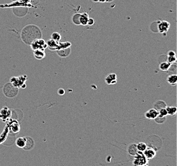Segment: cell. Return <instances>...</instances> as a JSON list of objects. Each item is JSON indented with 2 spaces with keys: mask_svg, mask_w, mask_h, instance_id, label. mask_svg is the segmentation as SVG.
Masks as SVG:
<instances>
[{
  "mask_svg": "<svg viewBox=\"0 0 177 166\" xmlns=\"http://www.w3.org/2000/svg\"><path fill=\"white\" fill-rule=\"evenodd\" d=\"M128 152L129 155L131 156H132V157H134V156L137 155L138 152L137 147V144L132 143L131 144H129L128 148Z\"/></svg>",
  "mask_w": 177,
  "mask_h": 166,
  "instance_id": "cell-11",
  "label": "cell"
},
{
  "mask_svg": "<svg viewBox=\"0 0 177 166\" xmlns=\"http://www.w3.org/2000/svg\"><path fill=\"white\" fill-rule=\"evenodd\" d=\"M167 82L172 86H175L177 83V76L176 74L169 75L167 78Z\"/></svg>",
  "mask_w": 177,
  "mask_h": 166,
  "instance_id": "cell-16",
  "label": "cell"
},
{
  "mask_svg": "<svg viewBox=\"0 0 177 166\" xmlns=\"http://www.w3.org/2000/svg\"><path fill=\"white\" fill-rule=\"evenodd\" d=\"M71 43L70 42H59L58 47H57V50H61V49H65L67 48H70L71 47Z\"/></svg>",
  "mask_w": 177,
  "mask_h": 166,
  "instance_id": "cell-20",
  "label": "cell"
},
{
  "mask_svg": "<svg viewBox=\"0 0 177 166\" xmlns=\"http://www.w3.org/2000/svg\"><path fill=\"white\" fill-rule=\"evenodd\" d=\"M168 56H176V53L173 50H169L168 53Z\"/></svg>",
  "mask_w": 177,
  "mask_h": 166,
  "instance_id": "cell-29",
  "label": "cell"
},
{
  "mask_svg": "<svg viewBox=\"0 0 177 166\" xmlns=\"http://www.w3.org/2000/svg\"><path fill=\"white\" fill-rule=\"evenodd\" d=\"M33 55L35 58L38 60H42L45 57V53L43 50H33Z\"/></svg>",
  "mask_w": 177,
  "mask_h": 166,
  "instance_id": "cell-13",
  "label": "cell"
},
{
  "mask_svg": "<svg viewBox=\"0 0 177 166\" xmlns=\"http://www.w3.org/2000/svg\"><path fill=\"white\" fill-rule=\"evenodd\" d=\"M31 47L33 50H45L47 48L46 42L43 39H37L31 43Z\"/></svg>",
  "mask_w": 177,
  "mask_h": 166,
  "instance_id": "cell-2",
  "label": "cell"
},
{
  "mask_svg": "<svg viewBox=\"0 0 177 166\" xmlns=\"http://www.w3.org/2000/svg\"><path fill=\"white\" fill-rule=\"evenodd\" d=\"M51 39L56 40L57 42H60V40L61 39V34L59 33L58 32H54L52 35H51Z\"/></svg>",
  "mask_w": 177,
  "mask_h": 166,
  "instance_id": "cell-23",
  "label": "cell"
},
{
  "mask_svg": "<svg viewBox=\"0 0 177 166\" xmlns=\"http://www.w3.org/2000/svg\"><path fill=\"white\" fill-rule=\"evenodd\" d=\"M114 1V0H107V2H110V1Z\"/></svg>",
  "mask_w": 177,
  "mask_h": 166,
  "instance_id": "cell-31",
  "label": "cell"
},
{
  "mask_svg": "<svg viewBox=\"0 0 177 166\" xmlns=\"http://www.w3.org/2000/svg\"><path fill=\"white\" fill-rule=\"evenodd\" d=\"M8 132H9L8 128L7 126H6L5 129L3 130L2 134L0 135V144L3 143L4 141H5L6 138H7V135H8Z\"/></svg>",
  "mask_w": 177,
  "mask_h": 166,
  "instance_id": "cell-18",
  "label": "cell"
},
{
  "mask_svg": "<svg viewBox=\"0 0 177 166\" xmlns=\"http://www.w3.org/2000/svg\"><path fill=\"white\" fill-rule=\"evenodd\" d=\"M138 151L139 152H144L147 148V146L145 143H139L137 144Z\"/></svg>",
  "mask_w": 177,
  "mask_h": 166,
  "instance_id": "cell-22",
  "label": "cell"
},
{
  "mask_svg": "<svg viewBox=\"0 0 177 166\" xmlns=\"http://www.w3.org/2000/svg\"><path fill=\"white\" fill-rule=\"evenodd\" d=\"M15 144L19 148H24L27 144V139L26 137H19L16 140Z\"/></svg>",
  "mask_w": 177,
  "mask_h": 166,
  "instance_id": "cell-12",
  "label": "cell"
},
{
  "mask_svg": "<svg viewBox=\"0 0 177 166\" xmlns=\"http://www.w3.org/2000/svg\"><path fill=\"white\" fill-rule=\"evenodd\" d=\"M147 159L145 157L143 152L138 151L137 155L134 156V159L133 160L134 166H141L147 164Z\"/></svg>",
  "mask_w": 177,
  "mask_h": 166,
  "instance_id": "cell-3",
  "label": "cell"
},
{
  "mask_svg": "<svg viewBox=\"0 0 177 166\" xmlns=\"http://www.w3.org/2000/svg\"><path fill=\"white\" fill-rule=\"evenodd\" d=\"M8 124L6 125V126L8 127L9 132H12L13 133H18L20 130V127L19 123V122L14 120H11L8 121Z\"/></svg>",
  "mask_w": 177,
  "mask_h": 166,
  "instance_id": "cell-6",
  "label": "cell"
},
{
  "mask_svg": "<svg viewBox=\"0 0 177 166\" xmlns=\"http://www.w3.org/2000/svg\"><path fill=\"white\" fill-rule=\"evenodd\" d=\"M171 65V64L168 63V62H162L160 63V65H159V69L162 71H168L169 70Z\"/></svg>",
  "mask_w": 177,
  "mask_h": 166,
  "instance_id": "cell-21",
  "label": "cell"
},
{
  "mask_svg": "<svg viewBox=\"0 0 177 166\" xmlns=\"http://www.w3.org/2000/svg\"><path fill=\"white\" fill-rule=\"evenodd\" d=\"M47 46L51 50H56L59 45V42H57L53 39H49L46 42Z\"/></svg>",
  "mask_w": 177,
  "mask_h": 166,
  "instance_id": "cell-10",
  "label": "cell"
},
{
  "mask_svg": "<svg viewBox=\"0 0 177 166\" xmlns=\"http://www.w3.org/2000/svg\"><path fill=\"white\" fill-rule=\"evenodd\" d=\"M56 51H57V55H58L59 56L62 57H66L70 55L71 49L70 47V48H67L65 49L57 50H56Z\"/></svg>",
  "mask_w": 177,
  "mask_h": 166,
  "instance_id": "cell-15",
  "label": "cell"
},
{
  "mask_svg": "<svg viewBox=\"0 0 177 166\" xmlns=\"http://www.w3.org/2000/svg\"><path fill=\"white\" fill-rule=\"evenodd\" d=\"M170 28V23L166 21L157 22V31L160 33L166 35Z\"/></svg>",
  "mask_w": 177,
  "mask_h": 166,
  "instance_id": "cell-5",
  "label": "cell"
},
{
  "mask_svg": "<svg viewBox=\"0 0 177 166\" xmlns=\"http://www.w3.org/2000/svg\"><path fill=\"white\" fill-rule=\"evenodd\" d=\"M158 112H159L158 116H160L161 117H166L168 116V113L166 108H162V109L158 111Z\"/></svg>",
  "mask_w": 177,
  "mask_h": 166,
  "instance_id": "cell-25",
  "label": "cell"
},
{
  "mask_svg": "<svg viewBox=\"0 0 177 166\" xmlns=\"http://www.w3.org/2000/svg\"><path fill=\"white\" fill-rule=\"evenodd\" d=\"M166 111H167L168 115L171 116H174L177 113V109L175 106H168L166 107Z\"/></svg>",
  "mask_w": 177,
  "mask_h": 166,
  "instance_id": "cell-19",
  "label": "cell"
},
{
  "mask_svg": "<svg viewBox=\"0 0 177 166\" xmlns=\"http://www.w3.org/2000/svg\"><path fill=\"white\" fill-rule=\"evenodd\" d=\"M154 109L157 111H159L160 109H162V108H166L167 107V105H166V102L163 100H158L154 104Z\"/></svg>",
  "mask_w": 177,
  "mask_h": 166,
  "instance_id": "cell-17",
  "label": "cell"
},
{
  "mask_svg": "<svg viewBox=\"0 0 177 166\" xmlns=\"http://www.w3.org/2000/svg\"><path fill=\"white\" fill-rule=\"evenodd\" d=\"M141 166H148L147 164H145V165H141Z\"/></svg>",
  "mask_w": 177,
  "mask_h": 166,
  "instance_id": "cell-33",
  "label": "cell"
},
{
  "mask_svg": "<svg viewBox=\"0 0 177 166\" xmlns=\"http://www.w3.org/2000/svg\"><path fill=\"white\" fill-rule=\"evenodd\" d=\"M88 19H89V18H88V15L87 13H81L80 15V18H79L80 25H82V26L87 25Z\"/></svg>",
  "mask_w": 177,
  "mask_h": 166,
  "instance_id": "cell-14",
  "label": "cell"
},
{
  "mask_svg": "<svg viewBox=\"0 0 177 166\" xmlns=\"http://www.w3.org/2000/svg\"><path fill=\"white\" fill-rule=\"evenodd\" d=\"M93 1H94V2H98V0H93Z\"/></svg>",
  "mask_w": 177,
  "mask_h": 166,
  "instance_id": "cell-32",
  "label": "cell"
},
{
  "mask_svg": "<svg viewBox=\"0 0 177 166\" xmlns=\"http://www.w3.org/2000/svg\"><path fill=\"white\" fill-rule=\"evenodd\" d=\"M94 20L92 18H89L88 20V22H87V25L88 26H93L94 25Z\"/></svg>",
  "mask_w": 177,
  "mask_h": 166,
  "instance_id": "cell-28",
  "label": "cell"
},
{
  "mask_svg": "<svg viewBox=\"0 0 177 166\" xmlns=\"http://www.w3.org/2000/svg\"><path fill=\"white\" fill-rule=\"evenodd\" d=\"M143 153H144V155H145V157L147 158V160H148V159L154 158L155 157L157 151H156L154 148L147 147V149L143 152Z\"/></svg>",
  "mask_w": 177,
  "mask_h": 166,
  "instance_id": "cell-7",
  "label": "cell"
},
{
  "mask_svg": "<svg viewBox=\"0 0 177 166\" xmlns=\"http://www.w3.org/2000/svg\"><path fill=\"white\" fill-rule=\"evenodd\" d=\"M98 1L101 2V3H105V2H107V0H98Z\"/></svg>",
  "mask_w": 177,
  "mask_h": 166,
  "instance_id": "cell-30",
  "label": "cell"
},
{
  "mask_svg": "<svg viewBox=\"0 0 177 166\" xmlns=\"http://www.w3.org/2000/svg\"><path fill=\"white\" fill-rule=\"evenodd\" d=\"M57 93H58L59 95H64L65 94V90L63 88H59L57 91Z\"/></svg>",
  "mask_w": 177,
  "mask_h": 166,
  "instance_id": "cell-27",
  "label": "cell"
},
{
  "mask_svg": "<svg viewBox=\"0 0 177 166\" xmlns=\"http://www.w3.org/2000/svg\"><path fill=\"white\" fill-rule=\"evenodd\" d=\"M28 79L27 76H20L18 77H12L10 79V83L17 88H25L26 81Z\"/></svg>",
  "mask_w": 177,
  "mask_h": 166,
  "instance_id": "cell-1",
  "label": "cell"
},
{
  "mask_svg": "<svg viewBox=\"0 0 177 166\" xmlns=\"http://www.w3.org/2000/svg\"><path fill=\"white\" fill-rule=\"evenodd\" d=\"M159 112L154 108L149 109L145 113V117L148 120H155L158 116Z\"/></svg>",
  "mask_w": 177,
  "mask_h": 166,
  "instance_id": "cell-8",
  "label": "cell"
},
{
  "mask_svg": "<svg viewBox=\"0 0 177 166\" xmlns=\"http://www.w3.org/2000/svg\"><path fill=\"white\" fill-rule=\"evenodd\" d=\"M117 75L114 73L110 74L105 78V82L108 85L110 84H115L117 83Z\"/></svg>",
  "mask_w": 177,
  "mask_h": 166,
  "instance_id": "cell-9",
  "label": "cell"
},
{
  "mask_svg": "<svg viewBox=\"0 0 177 166\" xmlns=\"http://www.w3.org/2000/svg\"><path fill=\"white\" fill-rule=\"evenodd\" d=\"M12 111L7 107H3L0 111V119L3 122H8L12 116Z\"/></svg>",
  "mask_w": 177,
  "mask_h": 166,
  "instance_id": "cell-4",
  "label": "cell"
},
{
  "mask_svg": "<svg viewBox=\"0 0 177 166\" xmlns=\"http://www.w3.org/2000/svg\"><path fill=\"white\" fill-rule=\"evenodd\" d=\"M168 63L171 64H174L176 62V56H168L167 57V61Z\"/></svg>",
  "mask_w": 177,
  "mask_h": 166,
  "instance_id": "cell-26",
  "label": "cell"
},
{
  "mask_svg": "<svg viewBox=\"0 0 177 166\" xmlns=\"http://www.w3.org/2000/svg\"><path fill=\"white\" fill-rule=\"evenodd\" d=\"M80 13H77V14H75L73 17L72 20L74 24H75L77 25H80V21H79V18H80Z\"/></svg>",
  "mask_w": 177,
  "mask_h": 166,
  "instance_id": "cell-24",
  "label": "cell"
}]
</instances>
